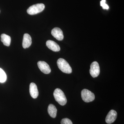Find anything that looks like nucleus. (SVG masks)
I'll return each instance as SVG.
<instances>
[{"instance_id": "1", "label": "nucleus", "mask_w": 124, "mask_h": 124, "mask_svg": "<svg viewBox=\"0 0 124 124\" xmlns=\"http://www.w3.org/2000/svg\"><path fill=\"white\" fill-rule=\"evenodd\" d=\"M54 97L56 101L61 106L66 104L67 99L63 92L60 89H55L54 93Z\"/></svg>"}, {"instance_id": "2", "label": "nucleus", "mask_w": 124, "mask_h": 124, "mask_svg": "<svg viewBox=\"0 0 124 124\" xmlns=\"http://www.w3.org/2000/svg\"><path fill=\"white\" fill-rule=\"evenodd\" d=\"M59 68L64 73L69 74L72 72V69L68 63L62 58H59L57 62Z\"/></svg>"}, {"instance_id": "3", "label": "nucleus", "mask_w": 124, "mask_h": 124, "mask_svg": "<svg viewBox=\"0 0 124 124\" xmlns=\"http://www.w3.org/2000/svg\"><path fill=\"white\" fill-rule=\"evenodd\" d=\"M45 8V6L44 4H36L29 7L27 10V12L29 15H34L42 12Z\"/></svg>"}, {"instance_id": "4", "label": "nucleus", "mask_w": 124, "mask_h": 124, "mask_svg": "<svg viewBox=\"0 0 124 124\" xmlns=\"http://www.w3.org/2000/svg\"><path fill=\"white\" fill-rule=\"evenodd\" d=\"M81 95L82 100L86 102L93 101L95 99L93 93L86 89H84L81 91Z\"/></svg>"}, {"instance_id": "5", "label": "nucleus", "mask_w": 124, "mask_h": 124, "mask_svg": "<svg viewBox=\"0 0 124 124\" xmlns=\"http://www.w3.org/2000/svg\"><path fill=\"white\" fill-rule=\"evenodd\" d=\"M100 72V67L97 62H93L90 66V73L91 76L93 78L97 77Z\"/></svg>"}, {"instance_id": "6", "label": "nucleus", "mask_w": 124, "mask_h": 124, "mask_svg": "<svg viewBox=\"0 0 124 124\" xmlns=\"http://www.w3.org/2000/svg\"><path fill=\"white\" fill-rule=\"evenodd\" d=\"M37 64L39 69L43 73L48 74L51 72V69L46 62L44 61H39Z\"/></svg>"}, {"instance_id": "7", "label": "nucleus", "mask_w": 124, "mask_h": 124, "mask_svg": "<svg viewBox=\"0 0 124 124\" xmlns=\"http://www.w3.org/2000/svg\"><path fill=\"white\" fill-rule=\"evenodd\" d=\"M51 33L53 36L58 40L61 41L64 38L63 33L60 28H54L51 31Z\"/></svg>"}, {"instance_id": "8", "label": "nucleus", "mask_w": 124, "mask_h": 124, "mask_svg": "<svg viewBox=\"0 0 124 124\" xmlns=\"http://www.w3.org/2000/svg\"><path fill=\"white\" fill-rule=\"evenodd\" d=\"M117 116V113L116 111L114 110H111L106 117V122L108 124H112L116 120Z\"/></svg>"}, {"instance_id": "9", "label": "nucleus", "mask_w": 124, "mask_h": 124, "mask_svg": "<svg viewBox=\"0 0 124 124\" xmlns=\"http://www.w3.org/2000/svg\"><path fill=\"white\" fill-rule=\"evenodd\" d=\"M29 92L31 97L34 99H36L38 97L39 94L37 87L35 83H31L29 87Z\"/></svg>"}, {"instance_id": "10", "label": "nucleus", "mask_w": 124, "mask_h": 124, "mask_svg": "<svg viewBox=\"0 0 124 124\" xmlns=\"http://www.w3.org/2000/svg\"><path fill=\"white\" fill-rule=\"evenodd\" d=\"M46 45L50 49L54 52H58L60 50V46L53 41L49 40L46 42Z\"/></svg>"}, {"instance_id": "11", "label": "nucleus", "mask_w": 124, "mask_h": 124, "mask_svg": "<svg viewBox=\"0 0 124 124\" xmlns=\"http://www.w3.org/2000/svg\"><path fill=\"white\" fill-rule=\"evenodd\" d=\"M31 38L29 34L25 33L23 35V46L24 49L29 48L31 44Z\"/></svg>"}, {"instance_id": "12", "label": "nucleus", "mask_w": 124, "mask_h": 124, "mask_svg": "<svg viewBox=\"0 0 124 124\" xmlns=\"http://www.w3.org/2000/svg\"><path fill=\"white\" fill-rule=\"evenodd\" d=\"M48 112L49 115L53 118H55L57 115V109L53 104H50L48 107Z\"/></svg>"}, {"instance_id": "13", "label": "nucleus", "mask_w": 124, "mask_h": 124, "mask_svg": "<svg viewBox=\"0 0 124 124\" xmlns=\"http://www.w3.org/2000/svg\"><path fill=\"white\" fill-rule=\"evenodd\" d=\"M11 40L10 37L6 34H2L1 35V40L6 46H9L11 43Z\"/></svg>"}, {"instance_id": "14", "label": "nucleus", "mask_w": 124, "mask_h": 124, "mask_svg": "<svg viewBox=\"0 0 124 124\" xmlns=\"http://www.w3.org/2000/svg\"><path fill=\"white\" fill-rule=\"evenodd\" d=\"M7 79V76L4 71L0 68V82L4 83Z\"/></svg>"}, {"instance_id": "15", "label": "nucleus", "mask_w": 124, "mask_h": 124, "mask_svg": "<svg viewBox=\"0 0 124 124\" xmlns=\"http://www.w3.org/2000/svg\"><path fill=\"white\" fill-rule=\"evenodd\" d=\"M106 0H102L100 1V5L102 7L103 9H108L109 7L106 3Z\"/></svg>"}, {"instance_id": "16", "label": "nucleus", "mask_w": 124, "mask_h": 124, "mask_svg": "<svg viewBox=\"0 0 124 124\" xmlns=\"http://www.w3.org/2000/svg\"><path fill=\"white\" fill-rule=\"evenodd\" d=\"M61 124H73L71 121L67 118L62 119L61 121Z\"/></svg>"}]
</instances>
